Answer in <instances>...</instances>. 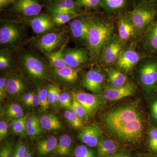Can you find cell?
I'll use <instances>...</instances> for the list:
<instances>
[{"label":"cell","mask_w":157,"mask_h":157,"mask_svg":"<svg viewBox=\"0 0 157 157\" xmlns=\"http://www.w3.org/2000/svg\"><path fill=\"white\" fill-rule=\"evenodd\" d=\"M105 121L107 128L124 141H135L142 136L143 121L135 107L127 106L111 111L106 115Z\"/></svg>","instance_id":"1"},{"label":"cell","mask_w":157,"mask_h":157,"mask_svg":"<svg viewBox=\"0 0 157 157\" xmlns=\"http://www.w3.org/2000/svg\"><path fill=\"white\" fill-rule=\"evenodd\" d=\"M114 27L112 24L99 20L90 19L87 41L90 50L95 54L101 53L104 45L113 38Z\"/></svg>","instance_id":"2"},{"label":"cell","mask_w":157,"mask_h":157,"mask_svg":"<svg viewBox=\"0 0 157 157\" xmlns=\"http://www.w3.org/2000/svg\"><path fill=\"white\" fill-rule=\"evenodd\" d=\"M156 14V10L152 3L145 4L135 8L129 16L138 33H143L150 27Z\"/></svg>","instance_id":"3"},{"label":"cell","mask_w":157,"mask_h":157,"mask_svg":"<svg viewBox=\"0 0 157 157\" xmlns=\"http://www.w3.org/2000/svg\"><path fill=\"white\" fill-rule=\"evenodd\" d=\"M24 67L31 76L36 79H44L46 77V70L43 62L31 54H26L22 59Z\"/></svg>","instance_id":"4"},{"label":"cell","mask_w":157,"mask_h":157,"mask_svg":"<svg viewBox=\"0 0 157 157\" xmlns=\"http://www.w3.org/2000/svg\"><path fill=\"white\" fill-rule=\"evenodd\" d=\"M121 40L112 38L104 45L101 52L102 59L107 64L117 61L122 53L123 44Z\"/></svg>","instance_id":"5"},{"label":"cell","mask_w":157,"mask_h":157,"mask_svg":"<svg viewBox=\"0 0 157 157\" xmlns=\"http://www.w3.org/2000/svg\"><path fill=\"white\" fill-rule=\"evenodd\" d=\"M140 80L147 89L153 88L157 82V62L150 61L142 66L140 70Z\"/></svg>","instance_id":"6"},{"label":"cell","mask_w":157,"mask_h":157,"mask_svg":"<svg viewBox=\"0 0 157 157\" xmlns=\"http://www.w3.org/2000/svg\"><path fill=\"white\" fill-rule=\"evenodd\" d=\"M102 132L97 125L92 124L85 127L79 132L78 137L82 142L88 146H97L101 140Z\"/></svg>","instance_id":"7"},{"label":"cell","mask_w":157,"mask_h":157,"mask_svg":"<svg viewBox=\"0 0 157 157\" xmlns=\"http://www.w3.org/2000/svg\"><path fill=\"white\" fill-rule=\"evenodd\" d=\"M119 36L121 41H128L137 36L138 31L132 23L130 16L121 15L118 22Z\"/></svg>","instance_id":"8"},{"label":"cell","mask_w":157,"mask_h":157,"mask_svg":"<svg viewBox=\"0 0 157 157\" xmlns=\"http://www.w3.org/2000/svg\"><path fill=\"white\" fill-rule=\"evenodd\" d=\"M15 11L28 17L36 16L42 11L38 0H17L13 5Z\"/></svg>","instance_id":"9"},{"label":"cell","mask_w":157,"mask_h":157,"mask_svg":"<svg viewBox=\"0 0 157 157\" xmlns=\"http://www.w3.org/2000/svg\"><path fill=\"white\" fill-rule=\"evenodd\" d=\"M90 19L81 17L71 22L70 29L73 38L79 40H86L89 31Z\"/></svg>","instance_id":"10"},{"label":"cell","mask_w":157,"mask_h":157,"mask_svg":"<svg viewBox=\"0 0 157 157\" xmlns=\"http://www.w3.org/2000/svg\"><path fill=\"white\" fill-rule=\"evenodd\" d=\"M135 92L134 86L128 82L121 87H109L105 89L104 97L109 101H118L132 95Z\"/></svg>","instance_id":"11"},{"label":"cell","mask_w":157,"mask_h":157,"mask_svg":"<svg viewBox=\"0 0 157 157\" xmlns=\"http://www.w3.org/2000/svg\"><path fill=\"white\" fill-rule=\"evenodd\" d=\"M63 36L61 33H49L39 39L37 41V45L43 51L50 53L61 44Z\"/></svg>","instance_id":"12"},{"label":"cell","mask_w":157,"mask_h":157,"mask_svg":"<svg viewBox=\"0 0 157 157\" xmlns=\"http://www.w3.org/2000/svg\"><path fill=\"white\" fill-rule=\"evenodd\" d=\"M21 31L17 25L7 24L0 29V43L1 45L13 44L20 38Z\"/></svg>","instance_id":"13"},{"label":"cell","mask_w":157,"mask_h":157,"mask_svg":"<svg viewBox=\"0 0 157 157\" xmlns=\"http://www.w3.org/2000/svg\"><path fill=\"white\" fill-rule=\"evenodd\" d=\"M104 80V76L100 71L97 70H90L85 76L83 85L90 91L98 93L101 90Z\"/></svg>","instance_id":"14"},{"label":"cell","mask_w":157,"mask_h":157,"mask_svg":"<svg viewBox=\"0 0 157 157\" xmlns=\"http://www.w3.org/2000/svg\"><path fill=\"white\" fill-rule=\"evenodd\" d=\"M63 55L67 66L74 69L84 63L88 59L86 52L82 48L67 50Z\"/></svg>","instance_id":"15"},{"label":"cell","mask_w":157,"mask_h":157,"mask_svg":"<svg viewBox=\"0 0 157 157\" xmlns=\"http://www.w3.org/2000/svg\"><path fill=\"white\" fill-rule=\"evenodd\" d=\"M73 98L83 106L88 114L94 112L98 107L99 101L98 97L91 94L84 92L74 93Z\"/></svg>","instance_id":"16"},{"label":"cell","mask_w":157,"mask_h":157,"mask_svg":"<svg viewBox=\"0 0 157 157\" xmlns=\"http://www.w3.org/2000/svg\"><path fill=\"white\" fill-rule=\"evenodd\" d=\"M29 24L36 33L41 34L49 30L53 26V21L48 15H41L28 20Z\"/></svg>","instance_id":"17"},{"label":"cell","mask_w":157,"mask_h":157,"mask_svg":"<svg viewBox=\"0 0 157 157\" xmlns=\"http://www.w3.org/2000/svg\"><path fill=\"white\" fill-rule=\"evenodd\" d=\"M140 56L134 51L128 50L122 52L117 61L118 66L124 70H131L139 62Z\"/></svg>","instance_id":"18"},{"label":"cell","mask_w":157,"mask_h":157,"mask_svg":"<svg viewBox=\"0 0 157 157\" xmlns=\"http://www.w3.org/2000/svg\"><path fill=\"white\" fill-rule=\"evenodd\" d=\"M73 0H58L50 9L52 14L61 13H78Z\"/></svg>","instance_id":"19"},{"label":"cell","mask_w":157,"mask_h":157,"mask_svg":"<svg viewBox=\"0 0 157 157\" xmlns=\"http://www.w3.org/2000/svg\"><path fill=\"white\" fill-rule=\"evenodd\" d=\"M57 139L53 136L39 140L37 143V152L40 156H45L56 150Z\"/></svg>","instance_id":"20"},{"label":"cell","mask_w":157,"mask_h":157,"mask_svg":"<svg viewBox=\"0 0 157 157\" xmlns=\"http://www.w3.org/2000/svg\"><path fill=\"white\" fill-rule=\"evenodd\" d=\"M144 43L149 50L157 52V21L153 22L147 31Z\"/></svg>","instance_id":"21"},{"label":"cell","mask_w":157,"mask_h":157,"mask_svg":"<svg viewBox=\"0 0 157 157\" xmlns=\"http://www.w3.org/2000/svg\"><path fill=\"white\" fill-rule=\"evenodd\" d=\"M97 149L99 157H110L115 154L117 146L113 140L101 139L97 145Z\"/></svg>","instance_id":"22"},{"label":"cell","mask_w":157,"mask_h":157,"mask_svg":"<svg viewBox=\"0 0 157 157\" xmlns=\"http://www.w3.org/2000/svg\"><path fill=\"white\" fill-rule=\"evenodd\" d=\"M42 128L40 120L34 114H32L28 117L26 124L27 135L31 137H36L41 135Z\"/></svg>","instance_id":"23"},{"label":"cell","mask_w":157,"mask_h":157,"mask_svg":"<svg viewBox=\"0 0 157 157\" xmlns=\"http://www.w3.org/2000/svg\"><path fill=\"white\" fill-rule=\"evenodd\" d=\"M39 120L42 128L47 131L59 130L61 127L60 121L53 114L44 115Z\"/></svg>","instance_id":"24"},{"label":"cell","mask_w":157,"mask_h":157,"mask_svg":"<svg viewBox=\"0 0 157 157\" xmlns=\"http://www.w3.org/2000/svg\"><path fill=\"white\" fill-rule=\"evenodd\" d=\"M73 140L69 135H63L59 137L56 151L62 156L68 155L70 154Z\"/></svg>","instance_id":"25"},{"label":"cell","mask_w":157,"mask_h":157,"mask_svg":"<svg viewBox=\"0 0 157 157\" xmlns=\"http://www.w3.org/2000/svg\"><path fill=\"white\" fill-rule=\"evenodd\" d=\"M56 73L62 79L68 82H74L78 78L77 71L68 66L59 69L56 68Z\"/></svg>","instance_id":"26"},{"label":"cell","mask_w":157,"mask_h":157,"mask_svg":"<svg viewBox=\"0 0 157 157\" xmlns=\"http://www.w3.org/2000/svg\"><path fill=\"white\" fill-rule=\"evenodd\" d=\"M24 89V83L20 78L12 77L7 79V92L10 94H19Z\"/></svg>","instance_id":"27"},{"label":"cell","mask_w":157,"mask_h":157,"mask_svg":"<svg viewBox=\"0 0 157 157\" xmlns=\"http://www.w3.org/2000/svg\"><path fill=\"white\" fill-rule=\"evenodd\" d=\"M108 78L113 87H121L126 83V76L119 70H110L108 73Z\"/></svg>","instance_id":"28"},{"label":"cell","mask_w":157,"mask_h":157,"mask_svg":"<svg viewBox=\"0 0 157 157\" xmlns=\"http://www.w3.org/2000/svg\"><path fill=\"white\" fill-rule=\"evenodd\" d=\"M28 117L27 116L17 119H13L11 123V128L15 134L24 137L27 134L26 124Z\"/></svg>","instance_id":"29"},{"label":"cell","mask_w":157,"mask_h":157,"mask_svg":"<svg viewBox=\"0 0 157 157\" xmlns=\"http://www.w3.org/2000/svg\"><path fill=\"white\" fill-rule=\"evenodd\" d=\"M63 48H62L56 52H52L49 55L51 63L56 68H62L67 66L65 61L63 53Z\"/></svg>","instance_id":"30"},{"label":"cell","mask_w":157,"mask_h":157,"mask_svg":"<svg viewBox=\"0 0 157 157\" xmlns=\"http://www.w3.org/2000/svg\"><path fill=\"white\" fill-rule=\"evenodd\" d=\"M79 13H61L52 14V21L59 25L64 24L80 16Z\"/></svg>","instance_id":"31"},{"label":"cell","mask_w":157,"mask_h":157,"mask_svg":"<svg viewBox=\"0 0 157 157\" xmlns=\"http://www.w3.org/2000/svg\"><path fill=\"white\" fill-rule=\"evenodd\" d=\"M64 115L70 124L75 128H79L83 125L81 119L72 110H66Z\"/></svg>","instance_id":"32"},{"label":"cell","mask_w":157,"mask_h":157,"mask_svg":"<svg viewBox=\"0 0 157 157\" xmlns=\"http://www.w3.org/2000/svg\"><path fill=\"white\" fill-rule=\"evenodd\" d=\"M126 0H102L101 3L107 10L113 11L122 8Z\"/></svg>","instance_id":"33"},{"label":"cell","mask_w":157,"mask_h":157,"mask_svg":"<svg viewBox=\"0 0 157 157\" xmlns=\"http://www.w3.org/2000/svg\"><path fill=\"white\" fill-rule=\"evenodd\" d=\"M7 114L9 117L17 119L23 117L24 111L18 104H11L7 108Z\"/></svg>","instance_id":"34"},{"label":"cell","mask_w":157,"mask_h":157,"mask_svg":"<svg viewBox=\"0 0 157 157\" xmlns=\"http://www.w3.org/2000/svg\"><path fill=\"white\" fill-rule=\"evenodd\" d=\"M75 157H96L94 151L84 145H78L74 150Z\"/></svg>","instance_id":"35"},{"label":"cell","mask_w":157,"mask_h":157,"mask_svg":"<svg viewBox=\"0 0 157 157\" xmlns=\"http://www.w3.org/2000/svg\"><path fill=\"white\" fill-rule=\"evenodd\" d=\"M40 106L43 111H46L48 109L49 103L48 100V89L42 88L39 90L38 93Z\"/></svg>","instance_id":"36"},{"label":"cell","mask_w":157,"mask_h":157,"mask_svg":"<svg viewBox=\"0 0 157 157\" xmlns=\"http://www.w3.org/2000/svg\"><path fill=\"white\" fill-rule=\"evenodd\" d=\"M70 108L73 112L77 114L81 119L85 117L88 114L83 106L74 98H73L72 105Z\"/></svg>","instance_id":"37"},{"label":"cell","mask_w":157,"mask_h":157,"mask_svg":"<svg viewBox=\"0 0 157 157\" xmlns=\"http://www.w3.org/2000/svg\"><path fill=\"white\" fill-rule=\"evenodd\" d=\"M14 151L15 149L11 144L5 142L1 146L0 157H14Z\"/></svg>","instance_id":"38"},{"label":"cell","mask_w":157,"mask_h":157,"mask_svg":"<svg viewBox=\"0 0 157 157\" xmlns=\"http://www.w3.org/2000/svg\"><path fill=\"white\" fill-rule=\"evenodd\" d=\"M102 0H76L75 4L85 9H93L100 5Z\"/></svg>","instance_id":"39"},{"label":"cell","mask_w":157,"mask_h":157,"mask_svg":"<svg viewBox=\"0 0 157 157\" xmlns=\"http://www.w3.org/2000/svg\"><path fill=\"white\" fill-rule=\"evenodd\" d=\"M149 145L151 150L157 152V129H153L150 132Z\"/></svg>","instance_id":"40"},{"label":"cell","mask_w":157,"mask_h":157,"mask_svg":"<svg viewBox=\"0 0 157 157\" xmlns=\"http://www.w3.org/2000/svg\"><path fill=\"white\" fill-rule=\"evenodd\" d=\"M61 106L63 107H70L72 105L71 98L69 94L66 92L61 94L59 102Z\"/></svg>","instance_id":"41"},{"label":"cell","mask_w":157,"mask_h":157,"mask_svg":"<svg viewBox=\"0 0 157 157\" xmlns=\"http://www.w3.org/2000/svg\"><path fill=\"white\" fill-rule=\"evenodd\" d=\"M27 148L22 142H19L16 145L14 151V157H24Z\"/></svg>","instance_id":"42"},{"label":"cell","mask_w":157,"mask_h":157,"mask_svg":"<svg viewBox=\"0 0 157 157\" xmlns=\"http://www.w3.org/2000/svg\"><path fill=\"white\" fill-rule=\"evenodd\" d=\"M7 79L5 77H1L0 78V99L2 101L6 97L7 92Z\"/></svg>","instance_id":"43"},{"label":"cell","mask_w":157,"mask_h":157,"mask_svg":"<svg viewBox=\"0 0 157 157\" xmlns=\"http://www.w3.org/2000/svg\"><path fill=\"white\" fill-rule=\"evenodd\" d=\"M8 133V125L5 121H0V140L2 141L7 137Z\"/></svg>","instance_id":"44"},{"label":"cell","mask_w":157,"mask_h":157,"mask_svg":"<svg viewBox=\"0 0 157 157\" xmlns=\"http://www.w3.org/2000/svg\"><path fill=\"white\" fill-rule=\"evenodd\" d=\"M56 86L50 84L48 86V100L49 104H55L56 101L55 98V90Z\"/></svg>","instance_id":"45"},{"label":"cell","mask_w":157,"mask_h":157,"mask_svg":"<svg viewBox=\"0 0 157 157\" xmlns=\"http://www.w3.org/2000/svg\"><path fill=\"white\" fill-rule=\"evenodd\" d=\"M9 58L5 55L1 54L0 55V69L3 70L9 67Z\"/></svg>","instance_id":"46"},{"label":"cell","mask_w":157,"mask_h":157,"mask_svg":"<svg viewBox=\"0 0 157 157\" xmlns=\"http://www.w3.org/2000/svg\"><path fill=\"white\" fill-rule=\"evenodd\" d=\"M30 106H34V107L40 106V101H39V96L38 94H36L35 93H34L33 95Z\"/></svg>","instance_id":"47"},{"label":"cell","mask_w":157,"mask_h":157,"mask_svg":"<svg viewBox=\"0 0 157 157\" xmlns=\"http://www.w3.org/2000/svg\"><path fill=\"white\" fill-rule=\"evenodd\" d=\"M33 94L34 92H29L27 93V94L25 95L23 98V100L25 105L30 106L31 100H32Z\"/></svg>","instance_id":"48"},{"label":"cell","mask_w":157,"mask_h":157,"mask_svg":"<svg viewBox=\"0 0 157 157\" xmlns=\"http://www.w3.org/2000/svg\"><path fill=\"white\" fill-rule=\"evenodd\" d=\"M151 111L153 116L157 120V100L152 104Z\"/></svg>","instance_id":"49"},{"label":"cell","mask_w":157,"mask_h":157,"mask_svg":"<svg viewBox=\"0 0 157 157\" xmlns=\"http://www.w3.org/2000/svg\"><path fill=\"white\" fill-rule=\"evenodd\" d=\"M15 0H0V8L3 9L4 7L8 6L9 4L13 2Z\"/></svg>","instance_id":"50"},{"label":"cell","mask_w":157,"mask_h":157,"mask_svg":"<svg viewBox=\"0 0 157 157\" xmlns=\"http://www.w3.org/2000/svg\"><path fill=\"white\" fill-rule=\"evenodd\" d=\"M60 95L59 90L57 87H56L55 90V98L56 103L59 102Z\"/></svg>","instance_id":"51"},{"label":"cell","mask_w":157,"mask_h":157,"mask_svg":"<svg viewBox=\"0 0 157 157\" xmlns=\"http://www.w3.org/2000/svg\"><path fill=\"white\" fill-rule=\"evenodd\" d=\"M110 157H129L127 155L124 154L118 153L115 154L113 155Z\"/></svg>","instance_id":"52"},{"label":"cell","mask_w":157,"mask_h":157,"mask_svg":"<svg viewBox=\"0 0 157 157\" xmlns=\"http://www.w3.org/2000/svg\"><path fill=\"white\" fill-rule=\"evenodd\" d=\"M24 157H33L32 156V153H31L29 149V148H27V150L26 152Z\"/></svg>","instance_id":"53"},{"label":"cell","mask_w":157,"mask_h":157,"mask_svg":"<svg viewBox=\"0 0 157 157\" xmlns=\"http://www.w3.org/2000/svg\"><path fill=\"white\" fill-rule=\"evenodd\" d=\"M146 3H153L155 0H144Z\"/></svg>","instance_id":"54"},{"label":"cell","mask_w":157,"mask_h":157,"mask_svg":"<svg viewBox=\"0 0 157 157\" xmlns=\"http://www.w3.org/2000/svg\"><path fill=\"white\" fill-rule=\"evenodd\" d=\"M50 1H53V0H50Z\"/></svg>","instance_id":"55"}]
</instances>
